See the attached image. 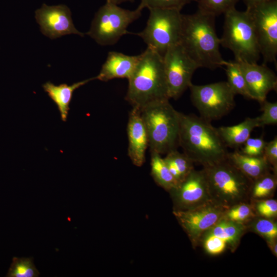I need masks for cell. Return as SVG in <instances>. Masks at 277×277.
<instances>
[{"label":"cell","instance_id":"cell-1","mask_svg":"<svg viewBox=\"0 0 277 277\" xmlns=\"http://www.w3.org/2000/svg\"><path fill=\"white\" fill-rule=\"evenodd\" d=\"M215 18L199 9L193 14H183L179 44L200 68L214 70L224 67L226 62L220 51Z\"/></svg>","mask_w":277,"mask_h":277},{"label":"cell","instance_id":"cell-2","mask_svg":"<svg viewBox=\"0 0 277 277\" xmlns=\"http://www.w3.org/2000/svg\"><path fill=\"white\" fill-rule=\"evenodd\" d=\"M179 147L194 163L203 167L227 159L228 154L217 128L194 114H180Z\"/></svg>","mask_w":277,"mask_h":277},{"label":"cell","instance_id":"cell-3","mask_svg":"<svg viewBox=\"0 0 277 277\" xmlns=\"http://www.w3.org/2000/svg\"><path fill=\"white\" fill-rule=\"evenodd\" d=\"M128 80L125 99L132 108L140 110L151 103L170 99L163 57L150 48L147 47L140 54L136 67Z\"/></svg>","mask_w":277,"mask_h":277},{"label":"cell","instance_id":"cell-4","mask_svg":"<svg viewBox=\"0 0 277 277\" xmlns=\"http://www.w3.org/2000/svg\"><path fill=\"white\" fill-rule=\"evenodd\" d=\"M211 201L228 208L250 200L252 181L242 173L228 157L215 164L204 166Z\"/></svg>","mask_w":277,"mask_h":277},{"label":"cell","instance_id":"cell-5","mask_svg":"<svg viewBox=\"0 0 277 277\" xmlns=\"http://www.w3.org/2000/svg\"><path fill=\"white\" fill-rule=\"evenodd\" d=\"M150 152L167 154L179 147L180 114L169 100L154 102L140 110Z\"/></svg>","mask_w":277,"mask_h":277},{"label":"cell","instance_id":"cell-6","mask_svg":"<svg viewBox=\"0 0 277 277\" xmlns=\"http://www.w3.org/2000/svg\"><path fill=\"white\" fill-rule=\"evenodd\" d=\"M223 33L221 45L230 50L235 61L257 63L261 53L255 27L249 11H240L235 7L224 14Z\"/></svg>","mask_w":277,"mask_h":277},{"label":"cell","instance_id":"cell-7","mask_svg":"<svg viewBox=\"0 0 277 277\" xmlns=\"http://www.w3.org/2000/svg\"><path fill=\"white\" fill-rule=\"evenodd\" d=\"M143 9L140 5L131 10L106 2L95 13L90 29L86 34L100 45H114L124 35L132 33L127 28L139 18Z\"/></svg>","mask_w":277,"mask_h":277},{"label":"cell","instance_id":"cell-8","mask_svg":"<svg viewBox=\"0 0 277 277\" xmlns=\"http://www.w3.org/2000/svg\"><path fill=\"white\" fill-rule=\"evenodd\" d=\"M149 10L145 28L135 34L142 38L147 47L163 56L170 47L179 43L183 14L176 9L152 8Z\"/></svg>","mask_w":277,"mask_h":277},{"label":"cell","instance_id":"cell-9","mask_svg":"<svg viewBox=\"0 0 277 277\" xmlns=\"http://www.w3.org/2000/svg\"><path fill=\"white\" fill-rule=\"evenodd\" d=\"M190 98L200 116L211 122L228 114L235 106L233 93L226 82L189 87Z\"/></svg>","mask_w":277,"mask_h":277},{"label":"cell","instance_id":"cell-10","mask_svg":"<svg viewBox=\"0 0 277 277\" xmlns=\"http://www.w3.org/2000/svg\"><path fill=\"white\" fill-rule=\"evenodd\" d=\"M254 23L261 55L264 63H276L277 0L246 8Z\"/></svg>","mask_w":277,"mask_h":277},{"label":"cell","instance_id":"cell-11","mask_svg":"<svg viewBox=\"0 0 277 277\" xmlns=\"http://www.w3.org/2000/svg\"><path fill=\"white\" fill-rule=\"evenodd\" d=\"M163 57L169 97L177 100L189 88L200 67L179 43L170 47Z\"/></svg>","mask_w":277,"mask_h":277},{"label":"cell","instance_id":"cell-12","mask_svg":"<svg viewBox=\"0 0 277 277\" xmlns=\"http://www.w3.org/2000/svg\"><path fill=\"white\" fill-rule=\"evenodd\" d=\"M226 209L210 201L193 209L173 210V214L195 247L203 233L222 219Z\"/></svg>","mask_w":277,"mask_h":277},{"label":"cell","instance_id":"cell-13","mask_svg":"<svg viewBox=\"0 0 277 277\" xmlns=\"http://www.w3.org/2000/svg\"><path fill=\"white\" fill-rule=\"evenodd\" d=\"M169 192L173 202V210L193 209L211 201L202 170H192Z\"/></svg>","mask_w":277,"mask_h":277},{"label":"cell","instance_id":"cell-14","mask_svg":"<svg viewBox=\"0 0 277 277\" xmlns=\"http://www.w3.org/2000/svg\"><path fill=\"white\" fill-rule=\"evenodd\" d=\"M35 17L42 33L51 39L71 34L84 36L75 28L71 11L66 5L43 4L35 11Z\"/></svg>","mask_w":277,"mask_h":277},{"label":"cell","instance_id":"cell-15","mask_svg":"<svg viewBox=\"0 0 277 277\" xmlns=\"http://www.w3.org/2000/svg\"><path fill=\"white\" fill-rule=\"evenodd\" d=\"M236 62L243 73L251 99L262 102L269 92L276 90V76L266 64Z\"/></svg>","mask_w":277,"mask_h":277},{"label":"cell","instance_id":"cell-16","mask_svg":"<svg viewBox=\"0 0 277 277\" xmlns=\"http://www.w3.org/2000/svg\"><path fill=\"white\" fill-rule=\"evenodd\" d=\"M127 131L128 138V155L134 165L141 167L145 161L148 138L139 109L132 108L130 111Z\"/></svg>","mask_w":277,"mask_h":277},{"label":"cell","instance_id":"cell-17","mask_svg":"<svg viewBox=\"0 0 277 277\" xmlns=\"http://www.w3.org/2000/svg\"><path fill=\"white\" fill-rule=\"evenodd\" d=\"M140 58L137 55H128L110 51L95 80L107 82L114 78H127L133 73Z\"/></svg>","mask_w":277,"mask_h":277},{"label":"cell","instance_id":"cell-18","mask_svg":"<svg viewBox=\"0 0 277 277\" xmlns=\"http://www.w3.org/2000/svg\"><path fill=\"white\" fill-rule=\"evenodd\" d=\"M95 77L75 83L71 85L65 83L55 85L47 82L43 85L44 91L56 104L60 113L61 120L66 122L70 110L69 105L74 91L89 82L94 80Z\"/></svg>","mask_w":277,"mask_h":277},{"label":"cell","instance_id":"cell-19","mask_svg":"<svg viewBox=\"0 0 277 277\" xmlns=\"http://www.w3.org/2000/svg\"><path fill=\"white\" fill-rule=\"evenodd\" d=\"M227 157L252 181L271 171L270 165L263 155L249 156L236 149L232 152H228Z\"/></svg>","mask_w":277,"mask_h":277},{"label":"cell","instance_id":"cell-20","mask_svg":"<svg viewBox=\"0 0 277 277\" xmlns=\"http://www.w3.org/2000/svg\"><path fill=\"white\" fill-rule=\"evenodd\" d=\"M256 127H259L258 117H247L238 125L222 126L217 128V130L226 147L236 150L250 137L252 131Z\"/></svg>","mask_w":277,"mask_h":277},{"label":"cell","instance_id":"cell-21","mask_svg":"<svg viewBox=\"0 0 277 277\" xmlns=\"http://www.w3.org/2000/svg\"><path fill=\"white\" fill-rule=\"evenodd\" d=\"M246 231L245 225L222 218L203 234L222 239L227 243L228 248L234 251Z\"/></svg>","mask_w":277,"mask_h":277},{"label":"cell","instance_id":"cell-22","mask_svg":"<svg viewBox=\"0 0 277 277\" xmlns=\"http://www.w3.org/2000/svg\"><path fill=\"white\" fill-rule=\"evenodd\" d=\"M166 155L164 160L178 184L194 169V163L184 153H181L177 150Z\"/></svg>","mask_w":277,"mask_h":277},{"label":"cell","instance_id":"cell-23","mask_svg":"<svg viewBox=\"0 0 277 277\" xmlns=\"http://www.w3.org/2000/svg\"><path fill=\"white\" fill-rule=\"evenodd\" d=\"M150 165L151 176L159 186L169 192L177 185L161 154L151 152Z\"/></svg>","mask_w":277,"mask_h":277},{"label":"cell","instance_id":"cell-24","mask_svg":"<svg viewBox=\"0 0 277 277\" xmlns=\"http://www.w3.org/2000/svg\"><path fill=\"white\" fill-rule=\"evenodd\" d=\"M227 76V83L229 87L236 94H240L244 97L251 99L249 93L247 84L237 62L226 61L224 66Z\"/></svg>","mask_w":277,"mask_h":277},{"label":"cell","instance_id":"cell-25","mask_svg":"<svg viewBox=\"0 0 277 277\" xmlns=\"http://www.w3.org/2000/svg\"><path fill=\"white\" fill-rule=\"evenodd\" d=\"M277 186V175L269 172L252 181L250 200L269 199L274 194Z\"/></svg>","mask_w":277,"mask_h":277},{"label":"cell","instance_id":"cell-26","mask_svg":"<svg viewBox=\"0 0 277 277\" xmlns=\"http://www.w3.org/2000/svg\"><path fill=\"white\" fill-rule=\"evenodd\" d=\"M247 230L253 232L266 241L277 239V223L275 219L256 216L246 225Z\"/></svg>","mask_w":277,"mask_h":277},{"label":"cell","instance_id":"cell-27","mask_svg":"<svg viewBox=\"0 0 277 277\" xmlns=\"http://www.w3.org/2000/svg\"><path fill=\"white\" fill-rule=\"evenodd\" d=\"M256 216L252 203L242 202L227 208L222 218L246 225Z\"/></svg>","mask_w":277,"mask_h":277},{"label":"cell","instance_id":"cell-28","mask_svg":"<svg viewBox=\"0 0 277 277\" xmlns=\"http://www.w3.org/2000/svg\"><path fill=\"white\" fill-rule=\"evenodd\" d=\"M39 272L36 268L32 258H13L8 274L11 277H37Z\"/></svg>","mask_w":277,"mask_h":277},{"label":"cell","instance_id":"cell-29","mask_svg":"<svg viewBox=\"0 0 277 277\" xmlns=\"http://www.w3.org/2000/svg\"><path fill=\"white\" fill-rule=\"evenodd\" d=\"M240 0H197V9L215 17L234 8Z\"/></svg>","mask_w":277,"mask_h":277},{"label":"cell","instance_id":"cell-30","mask_svg":"<svg viewBox=\"0 0 277 277\" xmlns=\"http://www.w3.org/2000/svg\"><path fill=\"white\" fill-rule=\"evenodd\" d=\"M257 215L275 219L277 216V201L272 199L251 200Z\"/></svg>","mask_w":277,"mask_h":277},{"label":"cell","instance_id":"cell-31","mask_svg":"<svg viewBox=\"0 0 277 277\" xmlns=\"http://www.w3.org/2000/svg\"><path fill=\"white\" fill-rule=\"evenodd\" d=\"M262 114L258 116L259 127L277 124V102H269L266 100L260 103Z\"/></svg>","mask_w":277,"mask_h":277},{"label":"cell","instance_id":"cell-32","mask_svg":"<svg viewBox=\"0 0 277 277\" xmlns=\"http://www.w3.org/2000/svg\"><path fill=\"white\" fill-rule=\"evenodd\" d=\"M195 0H141L140 5L143 8H170L179 10L187 4Z\"/></svg>","mask_w":277,"mask_h":277},{"label":"cell","instance_id":"cell-33","mask_svg":"<svg viewBox=\"0 0 277 277\" xmlns=\"http://www.w3.org/2000/svg\"><path fill=\"white\" fill-rule=\"evenodd\" d=\"M266 143L262 137L255 138L250 137L243 145V147L241 152L249 156H262Z\"/></svg>","mask_w":277,"mask_h":277},{"label":"cell","instance_id":"cell-34","mask_svg":"<svg viewBox=\"0 0 277 277\" xmlns=\"http://www.w3.org/2000/svg\"><path fill=\"white\" fill-rule=\"evenodd\" d=\"M263 156L265 157L273 173L277 175V137L267 142L264 147Z\"/></svg>","mask_w":277,"mask_h":277},{"label":"cell","instance_id":"cell-35","mask_svg":"<svg viewBox=\"0 0 277 277\" xmlns=\"http://www.w3.org/2000/svg\"><path fill=\"white\" fill-rule=\"evenodd\" d=\"M266 243L272 253L276 257L277 256V239L267 241Z\"/></svg>","mask_w":277,"mask_h":277},{"label":"cell","instance_id":"cell-36","mask_svg":"<svg viewBox=\"0 0 277 277\" xmlns=\"http://www.w3.org/2000/svg\"><path fill=\"white\" fill-rule=\"evenodd\" d=\"M244 3L245 4L246 8L251 7L256 5L271 1L273 0H242Z\"/></svg>","mask_w":277,"mask_h":277},{"label":"cell","instance_id":"cell-37","mask_svg":"<svg viewBox=\"0 0 277 277\" xmlns=\"http://www.w3.org/2000/svg\"><path fill=\"white\" fill-rule=\"evenodd\" d=\"M135 0H106V2L111 3L117 5L126 2H133Z\"/></svg>","mask_w":277,"mask_h":277}]
</instances>
